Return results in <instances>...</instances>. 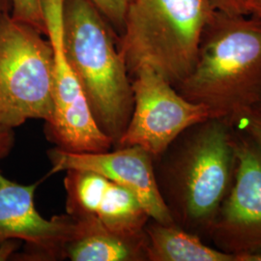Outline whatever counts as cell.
Returning <instances> with one entry per match:
<instances>
[{"mask_svg":"<svg viewBox=\"0 0 261 261\" xmlns=\"http://www.w3.org/2000/svg\"><path fill=\"white\" fill-rule=\"evenodd\" d=\"M232 127V126H231ZM233 130V181L207 238L215 248L235 256L261 252V148Z\"/></svg>","mask_w":261,"mask_h":261,"instance_id":"obj_8","label":"cell"},{"mask_svg":"<svg viewBox=\"0 0 261 261\" xmlns=\"http://www.w3.org/2000/svg\"><path fill=\"white\" fill-rule=\"evenodd\" d=\"M250 15L261 22V0H252L250 7Z\"/></svg>","mask_w":261,"mask_h":261,"instance_id":"obj_20","label":"cell"},{"mask_svg":"<svg viewBox=\"0 0 261 261\" xmlns=\"http://www.w3.org/2000/svg\"><path fill=\"white\" fill-rule=\"evenodd\" d=\"M62 41L94 119L116 147L134 111L125 58L90 0H65Z\"/></svg>","mask_w":261,"mask_h":261,"instance_id":"obj_3","label":"cell"},{"mask_svg":"<svg viewBox=\"0 0 261 261\" xmlns=\"http://www.w3.org/2000/svg\"><path fill=\"white\" fill-rule=\"evenodd\" d=\"M13 18L45 32L42 0H11Z\"/></svg>","mask_w":261,"mask_h":261,"instance_id":"obj_15","label":"cell"},{"mask_svg":"<svg viewBox=\"0 0 261 261\" xmlns=\"http://www.w3.org/2000/svg\"><path fill=\"white\" fill-rule=\"evenodd\" d=\"M54 112V49L37 28L0 13V125L49 121Z\"/></svg>","mask_w":261,"mask_h":261,"instance_id":"obj_5","label":"cell"},{"mask_svg":"<svg viewBox=\"0 0 261 261\" xmlns=\"http://www.w3.org/2000/svg\"><path fill=\"white\" fill-rule=\"evenodd\" d=\"M212 117L231 119L261 103V22L216 11L201 39L196 65L174 86Z\"/></svg>","mask_w":261,"mask_h":261,"instance_id":"obj_2","label":"cell"},{"mask_svg":"<svg viewBox=\"0 0 261 261\" xmlns=\"http://www.w3.org/2000/svg\"><path fill=\"white\" fill-rule=\"evenodd\" d=\"M65 0H42L45 30L54 49V112L46 133L59 149L96 153L112 149L113 143L94 119L82 84L66 58L63 41Z\"/></svg>","mask_w":261,"mask_h":261,"instance_id":"obj_6","label":"cell"},{"mask_svg":"<svg viewBox=\"0 0 261 261\" xmlns=\"http://www.w3.org/2000/svg\"><path fill=\"white\" fill-rule=\"evenodd\" d=\"M15 141L14 130L12 128L0 125V160L9 155Z\"/></svg>","mask_w":261,"mask_h":261,"instance_id":"obj_18","label":"cell"},{"mask_svg":"<svg viewBox=\"0 0 261 261\" xmlns=\"http://www.w3.org/2000/svg\"><path fill=\"white\" fill-rule=\"evenodd\" d=\"M134 76V111L116 147L138 145L155 158L189 127L213 118L205 106L187 100L148 67L140 68Z\"/></svg>","mask_w":261,"mask_h":261,"instance_id":"obj_7","label":"cell"},{"mask_svg":"<svg viewBox=\"0 0 261 261\" xmlns=\"http://www.w3.org/2000/svg\"><path fill=\"white\" fill-rule=\"evenodd\" d=\"M18 240H9L0 245V261L8 260L18 250Z\"/></svg>","mask_w":261,"mask_h":261,"instance_id":"obj_19","label":"cell"},{"mask_svg":"<svg viewBox=\"0 0 261 261\" xmlns=\"http://www.w3.org/2000/svg\"><path fill=\"white\" fill-rule=\"evenodd\" d=\"M51 163L48 175L68 169L97 172L129 190L140 200L150 219L162 224H174L160 194L153 156L138 145L120 146L96 153H76L59 148L48 150Z\"/></svg>","mask_w":261,"mask_h":261,"instance_id":"obj_10","label":"cell"},{"mask_svg":"<svg viewBox=\"0 0 261 261\" xmlns=\"http://www.w3.org/2000/svg\"><path fill=\"white\" fill-rule=\"evenodd\" d=\"M44 180V179H43ZM43 180L22 185L0 170V245L9 240L27 243L24 260H60L76 231V222L66 214L45 219L35 207V192Z\"/></svg>","mask_w":261,"mask_h":261,"instance_id":"obj_9","label":"cell"},{"mask_svg":"<svg viewBox=\"0 0 261 261\" xmlns=\"http://www.w3.org/2000/svg\"><path fill=\"white\" fill-rule=\"evenodd\" d=\"M236 261H261V252L238 256Z\"/></svg>","mask_w":261,"mask_h":261,"instance_id":"obj_21","label":"cell"},{"mask_svg":"<svg viewBox=\"0 0 261 261\" xmlns=\"http://www.w3.org/2000/svg\"><path fill=\"white\" fill-rule=\"evenodd\" d=\"M144 230L148 261H235L233 254L208 246L201 237L177 224L149 219Z\"/></svg>","mask_w":261,"mask_h":261,"instance_id":"obj_13","label":"cell"},{"mask_svg":"<svg viewBox=\"0 0 261 261\" xmlns=\"http://www.w3.org/2000/svg\"><path fill=\"white\" fill-rule=\"evenodd\" d=\"M229 122L234 130L247 136L261 148V103L238 113Z\"/></svg>","mask_w":261,"mask_h":261,"instance_id":"obj_14","label":"cell"},{"mask_svg":"<svg viewBox=\"0 0 261 261\" xmlns=\"http://www.w3.org/2000/svg\"><path fill=\"white\" fill-rule=\"evenodd\" d=\"M217 11L232 16L250 15L252 0H213Z\"/></svg>","mask_w":261,"mask_h":261,"instance_id":"obj_17","label":"cell"},{"mask_svg":"<svg viewBox=\"0 0 261 261\" xmlns=\"http://www.w3.org/2000/svg\"><path fill=\"white\" fill-rule=\"evenodd\" d=\"M129 1H130V0H129Z\"/></svg>","mask_w":261,"mask_h":261,"instance_id":"obj_23","label":"cell"},{"mask_svg":"<svg viewBox=\"0 0 261 261\" xmlns=\"http://www.w3.org/2000/svg\"><path fill=\"white\" fill-rule=\"evenodd\" d=\"M76 232L65 248L71 261H148L145 230L122 233L88 219H75Z\"/></svg>","mask_w":261,"mask_h":261,"instance_id":"obj_12","label":"cell"},{"mask_svg":"<svg viewBox=\"0 0 261 261\" xmlns=\"http://www.w3.org/2000/svg\"><path fill=\"white\" fill-rule=\"evenodd\" d=\"M65 172L67 214L92 220L122 233L144 230L149 215L129 190L90 170L68 169Z\"/></svg>","mask_w":261,"mask_h":261,"instance_id":"obj_11","label":"cell"},{"mask_svg":"<svg viewBox=\"0 0 261 261\" xmlns=\"http://www.w3.org/2000/svg\"><path fill=\"white\" fill-rule=\"evenodd\" d=\"M96 8L110 20L122 24L125 18L129 0H90Z\"/></svg>","mask_w":261,"mask_h":261,"instance_id":"obj_16","label":"cell"},{"mask_svg":"<svg viewBox=\"0 0 261 261\" xmlns=\"http://www.w3.org/2000/svg\"><path fill=\"white\" fill-rule=\"evenodd\" d=\"M2 4H3V0H0V13L2 12Z\"/></svg>","mask_w":261,"mask_h":261,"instance_id":"obj_22","label":"cell"},{"mask_svg":"<svg viewBox=\"0 0 261 261\" xmlns=\"http://www.w3.org/2000/svg\"><path fill=\"white\" fill-rule=\"evenodd\" d=\"M213 0H130L120 50L130 74L148 67L176 86L196 65Z\"/></svg>","mask_w":261,"mask_h":261,"instance_id":"obj_4","label":"cell"},{"mask_svg":"<svg viewBox=\"0 0 261 261\" xmlns=\"http://www.w3.org/2000/svg\"><path fill=\"white\" fill-rule=\"evenodd\" d=\"M153 164L173 223L207 237L233 181L236 157L229 120L213 117L192 125Z\"/></svg>","mask_w":261,"mask_h":261,"instance_id":"obj_1","label":"cell"}]
</instances>
